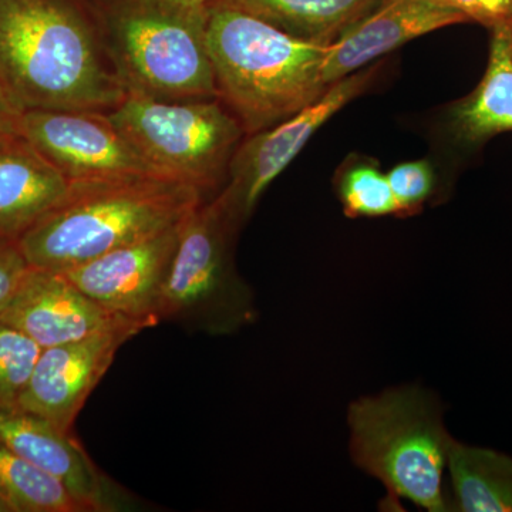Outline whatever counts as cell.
<instances>
[{
  "label": "cell",
  "mask_w": 512,
  "mask_h": 512,
  "mask_svg": "<svg viewBox=\"0 0 512 512\" xmlns=\"http://www.w3.org/2000/svg\"><path fill=\"white\" fill-rule=\"evenodd\" d=\"M444 8L460 13L468 22H478L488 29L510 22L512 0H434Z\"/></svg>",
  "instance_id": "cell-24"
},
{
  "label": "cell",
  "mask_w": 512,
  "mask_h": 512,
  "mask_svg": "<svg viewBox=\"0 0 512 512\" xmlns=\"http://www.w3.org/2000/svg\"><path fill=\"white\" fill-rule=\"evenodd\" d=\"M0 512H13L2 493H0Z\"/></svg>",
  "instance_id": "cell-27"
},
{
  "label": "cell",
  "mask_w": 512,
  "mask_h": 512,
  "mask_svg": "<svg viewBox=\"0 0 512 512\" xmlns=\"http://www.w3.org/2000/svg\"><path fill=\"white\" fill-rule=\"evenodd\" d=\"M19 133L70 183L119 175H161L103 111H23Z\"/></svg>",
  "instance_id": "cell-9"
},
{
  "label": "cell",
  "mask_w": 512,
  "mask_h": 512,
  "mask_svg": "<svg viewBox=\"0 0 512 512\" xmlns=\"http://www.w3.org/2000/svg\"><path fill=\"white\" fill-rule=\"evenodd\" d=\"M386 175L396 200L397 215L416 214L433 194V168L426 161H407L396 165Z\"/></svg>",
  "instance_id": "cell-22"
},
{
  "label": "cell",
  "mask_w": 512,
  "mask_h": 512,
  "mask_svg": "<svg viewBox=\"0 0 512 512\" xmlns=\"http://www.w3.org/2000/svg\"><path fill=\"white\" fill-rule=\"evenodd\" d=\"M29 269L18 242L0 239V315L8 308Z\"/></svg>",
  "instance_id": "cell-23"
},
{
  "label": "cell",
  "mask_w": 512,
  "mask_h": 512,
  "mask_svg": "<svg viewBox=\"0 0 512 512\" xmlns=\"http://www.w3.org/2000/svg\"><path fill=\"white\" fill-rule=\"evenodd\" d=\"M0 441L66 485L89 512L119 511L126 498L93 463L72 431L20 409L0 410Z\"/></svg>",
  "instance_id": "cell-13"
},
{
  "label": "cell",
  "mask_w": 512,
  "mask_h": 512,
  "mask_svg": "<svg viewBox=\"0 0 512 512\" xmlns=\"http://www.w3.org/2000/svg\"><path fill=\"white\" fill-rule=\"evenodd\" d=\"M174 2L184 3V5L190 6H207L212 0H174Z\"/></svg>",
  "instance_id": "cell-26"
},
{
  "label": "cell",
  "mask_w": 512,
  "mask_h": 512,
  "mask_svg": "<svg viewBox=\"0 0 512 512\" xmlns=\"http://www.w3.org/2000/svg\"><path fill=\"white\" fill-rule=\"evenodd\" d=\"M138 333L137 329L111 330L42 349L16 409L72 431L74 421L109 372L121 346Z\"/></svg>",
  "instance_id": "cell-11"
},
{
  "label": "cell",
  "mask_w": 512,
  "mask_h": 512,
  "mask_svg": "<svg viewBox=\"0 0 512 512\" xmlns=\"http://www.w3.org/2000/svg\"><path fill=\"white\" fill-rule=\"evenodd\" d=\"M353 464L386 488L394 504L453 512L448 491L451 436L437 394L419 384L390 387L349 404Z\"/></svg>",
  "instance_id": "cell-5"
},
{
  "label": "cell",
  "mask_w": 512,
  "mask_h": 512,
  "mask_svg": "<svg viewBox=\"0 0 512 512\" xmlns=\"http://www.w3.org/2000/svg\"><path fill=\"white\" fill-rule=\"evenodd\" d=\"M490 55L481 82L451 111V128L461 143L478 146L512 131V40L510 25L491 28Z\"/></svg>",
  "instance_id": "cell-16"
},
{
  "label": "cell",
  "mask_w": 512,
  "mask_h": 512,
  "mask_svg": "<svg viewBox=\"0 0 512 512\" xmlns=\"http://www.w3.org/2000/svg\"><path fill=\"white\" fill-rule=\"evenodd\" d=\"M373 70L356 72L330 84L318 100L275 126L248 134L239 143L228 167V180L217 195L224 210L239 225L251 217L256 204L276 178L301 153L313 134L372 80Z\"/></svg>",
  "instance_id": "cell-8"
},
{
  "label": "cell",
  "mask_w": 512,
  "mask_h": 512,
  "mask_svg": "<svg viewBox=\"0 0 512 512\" xmlns=\"http://www.w3.org/2000/svg\"><path fill=\"white\" fill-rule=\"evenodd\" d=\"M70 181L20 133L0 136V239L18 242L52 210Z\"/></svg>",
  "instance_id": "cell-15"
},
{
  "label": "cell",
  "mask_w": 512,
  "mask_h": 512,
  "mask_svg": "<svg viewBox=\"0 0 512 512\" xmlns=\"http://www.w3.org/2000/svg\"><path fill=\"white\" fill-rule=\"evenodd\" d=\"M328 46L208 3L207 47L218 99L245 134L281 123L325 93L329 86L322 80V64Z\"/></svg>",
  "instance_id": "cell-3"
},
{
  "label": "cell",
  "mask_w": 512,
  "mask_h": 512,
  "mask_svg": "<svg viewBox=\"0 0 512 512\" xmlns=\"http://www.w3.org/2000/svg\"><path fill=\"white\" fill-rule=\"evenodd\" d=\"M202 202L197 188L161 175L72 181L62 200L18 244L32 268L69 271L180 224Z\"/></svg>",
  "instance_id": "cell-2"
},
{
  "label": "cell",
  "mask_w": 512,
  "mask_h": 512,
  "mask_svg": "<svg viewBox=\"0 0 512 512\" xmlns=\"http://www.w3.org/2000/svg\"><path fill=\"white\" fill-rule=\"evenodd\" d=\"M239 227L217 198L185 218L158 301V323L210 336L254 325L259 316L254 291L238 274L232 252Z\"/></svg>",
  "instance_id": "cell-6"
},
{
  "label": "cell",
  "mask_w": 512,
  "mask_h": 512,
  "mask_svg": "<svg viewBox=\"0 0 512 512\" xmlns=\"http://www.w3.org/2000/svg\"><path fill=\"white\" fill-rule=\"evenodd\" d=\"M0 493L13 512H89L62 481L0 441Z\"/></svg>",
  "instance_id": "cell-19"
},
{
  "label": "cell",
  "mask_w": 512,
  "mask_h": 512,
  "mask_svg": "<svg viewBox=\"0 0 512 512\" xmlns=\"http://www.w3.org/2000/svg\"><path fill=\"white\" fill-rule=\"evenodd\" d=\"M0 87L20 113H107L127 94L83 0H0Z\"/></svg>",
  "instance_id": "cell-1"
},
{
  "label": "cell",
  "mask_w": 512,
  "mask_h": 512,
  "mask_svg": "<svg viewBox=\"0 0 512 512\" xmlns=\"http://www.w3.org/2000/svg\"><path fill=\"white\" fill-rule=\"evenodd\" d=\"M468 20L434 0H382L330 43L322 80L330 86L417 37Z\"/></svg>",
  "instance_id": "cell-14"
},
{
  "label": "cell",
  "mask_w": 512,
  "mask_h": 512,
  "mask_svg": "<svg viewBox=\"0 0 512 512\" xmlns=\"http://www.w3.org/2000/svg\"><path fill=\"white\" fill-rule=\"evenodd\" d=\"M107 116L158 174L204 195L227 178L245 134L221 99L161 100L127 93Z\"/></svg>",
  "instance_id": "cell-7"
},
{
  "label": "cell",
  "mask_w": 512,
  "mask_h": 512,
  "mask_svg": "<svg viewBox=\"0 0 512 512\" xmlns=\"http://www.w3.org/2000/svg\"><path fill=\"white\" fill-rule=\"evenodd\" d=\"M181 224L183 221L62 274L107 311L146 323L148 328L156 326L158 301L177 251Z\"/></svg>",
  "instance_id": "cell-10"
},
{
  "label": "cell",
  "mask_w": 512,
  "mask_h": 512,
  "mask_svg": "<svg viewBox=\"0 0 512 512\" xmlns=\"http://www.w3.org/2000/svg\"><path fill=\"white\" fill-rule=\"evenodd\" d=\"M20 111L0 87V136L2 134L19 133Z\"/></svg>",
  "instance_id": "cell-25"
},
{
  "label": "cell",
  "mask_w": 512,
  "mask_h": 512,
  "mask_svg": "<svg viewBox=\"0 0 512 512\" xmlns=\"http://www.w3.org/2000/svg\"><path fill=\"white\" fill-rule=\"evenodd\" d=\"M339 198L350 218L397 215L396 200L387 175L376 165L357 164L340 178Z\"/></svg>",
  "instance_id": "cell-20"
},
{
  "label": "cell",
  "mask_w": 512,
  "mask_h": 512,
  "mask_svg": "<svg viewBox=\"0 0 512 512\" xmlns=\"http://www.w3.org/2000/svg\"><path fill=\"white\" fill-rule=\"evenodd\" d=\"M0 320L42 349L111 330L148 329L146 323L107 311L62 272L32 266Z\"/></svg>",
  "instance_id": "cell-12"
},
{
  "label": "cell",
  "mask_w": 512,
  "mask_h": 512,
  "mask_svg": "<svg viewBox=\"0 0 512 512\" xmlns=\"http://www.w3.org/2000/svg\"><path fill=\"white\" fill-rule=\"evenodd\" d=\"M453 512H512V457L454 440L448 457Z\"/></svg>",
  "instance_id": "cell-18"
},
{
  "label": "cell",
  "mask_w": 512,
  "mask_h": 512,
  "mask_svg": "<svg viewBox=\"0 0 512 512\" xmlns=\"http://www.w3.org/2000/svg\"><path fill=\"white\" fill-rule=\"evenodd\" d=\"M101 50L126 93L218 99L207 6L174 0H83Z\"/></svg>",
  "instance_id": "cell-4"
},
{
  "label": "cell",
  "mask_w": 512,
  "mask_h": 512,
  "mask_svg": "<svg viewBox=\"0 0 512 512\" xmlns=\"http://www.w3.org/2000/svg\"><path fill=\"white\" fill-rule=\"evenodd\" d=\"M508 25H510L511 40H512V15H511L510 22H508Z\"/></svg>",
  "instance_id": "cell-28"
},
{
  "label": "cell",
  "mask_w": 512,
  "mask_h": 512,
  "mask_svg": "<svg viewBox=\"0 0 512 512\" xmlns=\"http://www.w3.org/2000/svg\"><path fill=\"white\" fill-rule=\"evenodd\" d=\"M42 348L0 320V410L15 409Z\"/></svg>",
  "instance_id": "cell-21"
},
{
  "label": "cell",
  "mask_w": 512,
  "mask_h": 512,
  "mask_svg": "<svg viewBox=\"0 0 512 512\" xmlns=\"http://www.w3.org/2000/svg\"><path fill=\"white\" fill-rule=\"evenodd\" d=\"M306 42L330 45L382 0H212Z\"/></svg>",
  "instance_id": "cell-17"
}]
</instances>
